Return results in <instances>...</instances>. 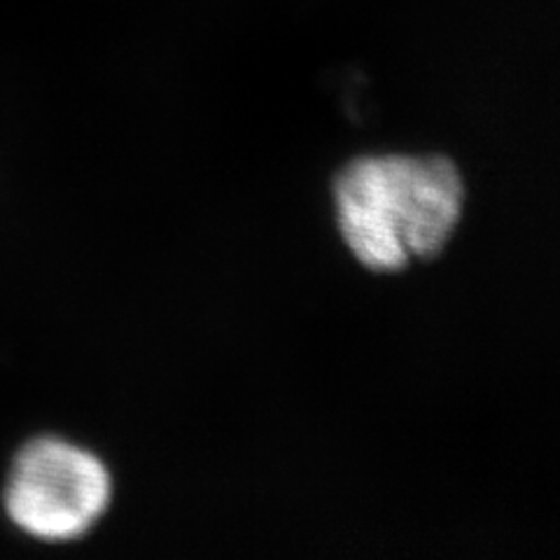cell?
Wrapping results in <instances>:
<instances>
[{"instance_id":"cell-1","label":"cell","mask_w":560,"mask_h":560,"mask_svg":"<svg viewBox=\"0 0 560 560\" xmlns=\"http://www.w3.org/2000/svg\"><path fill=\"white\" fill-rule=\"evenodd\" d=\"M341 238L362 267L390 273L440 255L465 208V180L442 154H378L335 180Z\"/></svg>"},{"instance_id":"cell-2","label":"cell","mask_w":560,"mask_h":560,"mask_svg":"<svg viewBox=\"0 0 560 560\" xmlns=\"http://www.w3.org/2000/svg\"><path fill=\"white\" fill-rule=\"evenodd\" d=\"M110 498L113 479L96 455L59 440H38L16 455L5 510L31 537L70 541L92 528Z\"/></svg>"}]
</instances>
